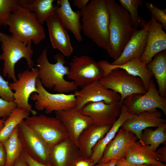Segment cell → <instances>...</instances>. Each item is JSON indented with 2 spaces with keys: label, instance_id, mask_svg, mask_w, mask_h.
I'll return each instance as SVG.
<instances>
[{
  "label": "cell",
  "instance_id": "13",
  "mask_svg": "<svg viewBox=\"0 0 166 166\" xmlns=\"http://www.w3.org/2000/svg\"><path fill=\"white\" fill-rule=\"evenodd\" d=\"M76 108L80 110L86 104L103 101L107 104L120 101L119 94L106 88L99 81H93L75 91Z\"/></svg>",
  "mask_w": 166,
  "mask_h": 166
},
{
  "label": "cell",
  "instance_id": "6",
  "mask_svg": "<svg viewBox=\"0 0 166 166\" xmlns=\"http://www.w3.org/2000/svg\"><path fill=\"white\" fill-rule=\"evenodd\" d=\"M24 121L51 149L55 145L69 138L65 128L56 117L35 115L29 116Z\"/></svg>",
  "mask_w": 166,
  "mask_h": 166
},
{
  "label": "cell",
  "instance_id": "27",
  "mask_svg": "<svg viewBox=\"0 0 166 166\" xmlns=\"http://www.w3.org/2000/svg\"><path fill=\"white\" fill-rule=\"evenodd\" d=\"M147 67L154 76L158 86V91L162 97H166V51L156 55Z\"/></svg>",
  "mask_w": 166,
  "mask_h": 166
},
{
  "label": "cell",
  "instance_id": "14",
  "mask_svg": "<svg viewBox=\"0 0 166 166\" xmlns=\"http://www.w3.org/2000/svg\"><path fill=\"white\" fill-rule=\"evenodd\" d=\"M122 103L120 101L111 104L103 101L88 103L80 110L89 117L93 124L97 126L112 125L119 117Z\"/></svg>",
  "mask_w": 166,
  "mask_h": 166
},
{
  "label": "cell",
  "instance_id": "2",
  "mask_svg": "<svg viewBox=\"0 0 166 166\" xmlns=\"http://www.w3.org/2000/svg\"><path fill=\"white\" fill-rule=\"evenodd\" d=\"M109 13V56L116 60L122 53L134 31L128 12L114 0H105Z\"/></svg>",
  "mask_w": 166,
  "mask_h": 166
},
{
  "label": "cell",
  "instance_id": "5",
  "mask_svg": "<svg viewBox=\"0 0 166 166\" xmlns=\"http://www.w3.org/2000/svg\"><path fill=\"white\" fill-rule=\"evenodd\" d=\"M0 42L2 52L0 60L3 61V75L16 82L15 66L21 59L26 60L29 69H33L34 64L32 57L34 53L32 43H26L16 39L11 35L0 32Z\"/></svg>",
  "mask_w": 166,
  "mask_h": 166
},
{
  "label": "cell",
  "instance_id": "15",
  "mask_svg": "<svg viewBox=\"0 0 166 166\" xmlns=\"http://www.w3.org/2000/svg\"><path fill=\"white\" fill-rule=\"evenodd\" d=\"M55 113L56 117L66 130L69 140L78 146L80 134L85 128L93 124L91 119L76 107Z\"/></svg>",
  "mask_w": 166,
  "mask_h": 166
},
{
  "label": "cell",
  "instance_id": "21",
  "mask_svg": "<svg viewBox=\"0 0 166 166\" xmlns=\"http://www.w3.org/2000/svg\"><path fill=\"white\" fill-rule=\"evenodd\" d=\"M51 44L53 48L59 50L64 56H70L73 51L69 35L55 14L46 21Z\"/></svg>",
  "mask_w": 166,
  "mask_h": 166
},
{
  "label": "cell",
  "instance_id": "20",
  "mask_svg": "<svg viewBox=\"0 0 166 166\" xmlns=\"http://www.w3.org/2000/svg\"><path fill=\"white\" fill-rule=\"evenodd\" d=\"M55 15L66 30L70 31L78 42L83 41L81 34V14L80 10H73L68 0H58Z\"/></svg>",
  "mask_w": 166,
  "mask_h": 166
},
{
  "label": "cell",
  "instance_id": "23",
  "mask_svg": "<svg viewBox=\"0 0 166 166\" xmlns=\"http://www.w3.org/2000/svg\"><path fill=\"white\" fill-rule=\"evenodd\" d=\"M112 126H97L92 124L82 132L78 138V144L80 153L82 157L90 158L93 147L104 136Z\"/></svg>",
  "mask_w": 166,
  "mask_h": 166
},
{
  "label": "cell",
  "instance_id": "30",
  "mask_svg": "<svg viewBox=\"0 0 166 166\" xmlns=\"http://www.w3.org/2000/svg\"><path fill=\"white\" fill-rule=\"evenodd\" d=\"M3 143L6 155L5 166H13L16 160L20 156L23 150L18 136V126L9 138Z\"/></svg>",
  "mask_w": 166,
  "mask_h": 166
},
{
  "label": "cell",
  "instance_id": "31",
  "mask_svg": "<svg viewBox=\"0 0 166 166\" xmlns=\"http://www.w3.org/2000/svg\"><path fill=\"white\" fill-rule=\"evenodd\" d=\"M30 113L26 110L17 108L5 120L4 127L0 132V142H3L10 136L14 129Z\"/></svg>",
  "mask_w": 166,
  "mask_h": 166
},
{
  "label": "cell",
  "instance_id": "8",
  "mask_svg": "<svg viewBox=\"0 0 166 166\" xmlns=\"http://www.w3.org/2000/svg\"><path fill=\"white\" fill-rule=\"evenodd\" d=\"M36 86L38 92L32 93L30 97L35 101V108L37 110H44L45 114H49L76 107L74 94L51 93L43 86L38 77L37 79Z\"/></svg>",
  "mask_w": 166,
  "mask_h": 166
},
{
  "label": "cell",
  "instance_id": "34",
  "mask_svg": "<svg viewBox=\"0 0 166 166\" xmlns=\"http://www.w3.org/2000/svg\"><path fill=\"white\" fill-rule=\"evenodd\" d=\"M147 8L151 12L155 20L160 23L163 29L166 30V9H160L156 7L151 2L145 3Z\"/></svg>",
  "mask_w": 166,
  "mask_h": 166
},
{
  "label": "cell",
  "instance_id": "22",
  "mask_svg": "<svg viewBox=\"0 0 166 166\" xmlns=\"http://www.w3.org/2000/svg\"><path fill=\"white\" fill-rule=\"evenodd\" d=\"M82 156L78 146L68 138L54 146L51 149L50 166H73Z\"/></svg>",
  "mask_w": 166,
  "mask_h": 166
},
{
  "label": "cell",
  "instance_id": "33",
  "mask_svg": "<svg viewBox=\"0 0 166 166\" xmlns=\"http://www.w3.org/2000/svg\"><path fill=\"white\" fill-rule=\"evenodd\" d=\"M31 0H0V28L7 26L10 16L19 6L27 7Z\"/></svg>",
  "mask_w": 166,
  "mask_h": 166
},
{
  "label": "cell",
  "instance_id": "46",
  "mask_svg": "<svg viewBox=\"0 0 166 166\" xmlns=\"http://www.w3.org/2000/svg\"><path fill=\"white\" fill-rule=\"evenodd\" d=\"M151 166H166L165 164L161 163L159 164H151Z\"/></svg>",
  "mask_w": 166,
  "mask_h": 166
},
{
  "label": "cell",
  "instance_id": "17",
  "mask_svg": "<svg viewBox=\"0 0 166 166\" xmlns=\"http://www.w3.org/2000/svg\"><path fill=\"white\" fill-rule=\"evenodd\" d=\"M117 133L106 147L99 163L113 160L117 161L124 158L129 147L138 139L133 133L122 128Z\"/></svg>",
  "mask_w": 166,
  "mask_h": 166
},
{
  "label": "cell",
  "instance_id": "24",
  "mask_svg": "<svg viewBox=\"0 0 166 166\" xmlns=\"http://www.w3.org/2000/svg\"><path fill=\"white\" fill-rule=\"evenodd\" d=\"M116 69L124 70L132 76L140 77L147 91L153 75L147 67L145 63L141 61L140 58H134L120 65H113L107 61L104 66L105 74L107 75L111 71Z\"/></svg>",
  "mask_w": 166,
  "mask_h": 166
},
{
  "label": "cell",
  "instance_id": "25",
  "mask_svg": "<svg viewBox=\"0 0 166 166\" xmlns=\"http://www.w3.org/2000/svg\"><path fill=\"white\" fill-rule=\"evenodd\" d=\"M132 115L126 106L122 104L121 112L119 117L104 136L97 142L93 148L89 159L94 165L99 162L102 157L106 147L115 137L124 122Z\"/></svg>",
  "mask_w": 166,
  "mask_h": 166
},
{
  "label": "cell",
  "instance_id": "35",
  "mask_svg": "<svg viewBox=\"0 0 166 166\" xmlns=\"http://www.w3.org/2000/svg\"><path fill=\"white\" fill-rule=\"evenodd\" d=\"M9 83L0 74V97L6 101H14V92L10 89Z\"/></svg>",
  "mask_w": 166,
  "mask_h": 166
},
{
  "label": "cell",
  "instance_id": "12",
  "mask_svg": "<svg viewBox=\"0 0 166 166\" xmlns=\"http://www.w3.org/2000/svg\"><path fill=\"white\" fill-rule=\"evenodd\" d=\"M18 130L23 149L35 160L50 166L49 157L51 149L47 144L24 120L18 125Z\"/></svg>",
  "mask_w": 166,
  "mask_h": 166
},
{
  "label": "cell",
  "instance_id": "44",
  "mask_svg": "<svg viewBox=\"0 0 166 166\" xmlns=\"http://www.w3.org/2000/svg\"><path fill=\"white\" fill-rule=\"evenodd\" d=\"M117 161L111 160L105 163H98L94 166H116Z\"/></svg>",
  "mask_w": 166,
  "mask_h": 166
},
{
  "label": "cell",
  "instance_id": "19",
  "mask_svg": "<svg viewBox=\"0 0 166 166\" xmlns=\"http://www.w3.org/2000/svg\"><path fill=\"white\" fill-rule=\"evenodd\" d=\"M150 24L149 20L143 28L134 31L120 56L110 63L112 65H121L134 58H140L146 45Z\"/></svg>",
  "mask_w": 166,
  "mask_h": 166
},
{
  "label": "cell",
  "instance_id": "1",
  "mask_svg": "<svg viewBox=\"0 0 166 166\" xmlns=\"http://www.w3.org/2000/svg\"><path fill=\"white\" fill-rule=\"evenodd\" d=\"M82 30L98 47L107 50L109 13L105 0H91L80 10Z\"/></svg>",
  "mask_w": 166,
  "mask_h": 166
},
{
  "label": "cell",
  "instance_id": "16",
  "mask_svg": "<svg viewBox=\"0 0 166 166\" xmlns=\"http://www.w3.org/2000/svg\"><path fill=\"white\" fill-rule=\"evenodd\" d=\"M166 123V120L162 117L161 113L156 109L132 115L121 128L133 133L140 141L143 130L150 127H157Z\"/></svg>",
  "mask_w": 166,
  "mask_h": 166
},
{
  "label": "cell",
  "instance_id": "11",
  "mask_svg": "<svg viewBox=\"0 0 166 166\" xmlns=\"http://www.w3.org/2000/svg\"><path fill=\"white\" fill-rule=\"evenodd\" d=\"M122 104L132 115L159 108L166 115V98L160 95L152 79L145 93L131 95L125 98Z\"/></svg>",
  "mask_w": 166,
  "mask_h": 166
},
{
  "label": "cell",
  "instance_id": "9",
  "mask_svg": "<svg viewBox=\"0 0 166 166\" xmlns=\"http://www.w3.org/2000/svg\"><path fill=\"white\" fill-rule=\"evenodd\" d=\"M103 76V71L99 61L86 55L74 56L70 63L68 78L81 88Z\"/></svg>",
  "mask_w": 166,
  "mask_h": 166
},
{
  "label": "cell",
  "instance_id": "37",
  "mask_svg": "<svg viewBox=\"0 0 166 166\" xmlns=\"http://www.w3.org/2000/svg\"><path fill=\"white\" fill-rule=\"evenodd\" d=\"M21 156L26 162L28 166H49L33 159L23 149Z\"/></svg>",
  "mask_w": 166,
  "mask_h": 166
},
{
  "label": "cell",
  "instance_id": "29",
  "mask_svg": "<svg viewBox=\"0 0 166 166\" xmlns=\"http://www.w3.org/2000/svg\"><path fill=\"white\" fill-rule=\"evenodd\" d=\"M54 0H31L27 6L28 8L36 14L42 25L51 16L55 14L58 6L53 4Z\"/></svg>",
  "mask_w": 166,
  "mask_h": 166
},
{
  "label": "cell",
  "instance_id": "39",
  "mask_svg": "<svg viewBox=\"0 0 166 166\" xmlns=\"http://www.w3.org/2000/svg\"><path fill=\"white\" fill-rule=\"evenodd\" d=\"M158 160L162 162H166V145L157 150L155 152Z\"/></svg>",
  "mask_w": 166,
  "mask_h": 166
},
{
  "label": "cell",
  "instance_id": "26",
  "mask_svg": "<svg viewBox=\"0 0 166 166\" xmlns=\"http://www.w3.org/2000/svg\"><path fill=\"white\" fill-rule=\"evenodd\" d=\"M124 158L130 163L137 165L162 163L158 160L155 152L151 151L139 141H136L129 147Z\"/></svg>",
  "mask_w": 166,
  "mask_h": 166
},
{
  "label": "cell",
  "instance_id": "18",
  "mask_svg": "<svg viewBox=\"0 0 166 166\" xmlns=\"http://www.w3.org/2000/svg\"><path fill=\"white\" fill-rule=\"evenodd\" d=\"M146 45L141 61L147 65L158 53L166 50V34L162 25L151 15Z\"/></svg>",
  "mask_w": 166,
  "mask_h": 166
},
{
  "label": "cell",
  "instance_id": "38",
  "mask_svg": "<svg viewBox=\"0 0 166 166\" xmlns=\"http://www.w3.org/2000/svg\"><path fill=\"white\" fill-rule=\"evenodd\" d=\"M89 158H84L81 156L75 162L73 166H94Z\"/></svg>",
  "mask_w": 166,
  "mask_h": 166
},
{
  "label": "cell",
  "instance_id": "7",
  "mask_svg": "<svg viewBox=\"0 0 166 166\" xmlns=\"http://www.w3.org/2000/svg\"><path fill=\"white\" fill-rule=\"evenodd\" d=\"M106 88L119 94L122 103L126 97L133 94H144L146 91L141 79L124 70L116 69L99 80Z\"/></svg>",
  "mask_w": 166,
  "mask_h": 166
},
{
  "label": "cell",
  "instance_id": "10",
  "mask_svg": "<svg viewBox=\"0 0 166 166\" xmlns=\"http://www.w3.org/2000/svg\"><path fill=\"white\" fill-rule=\"evenodd\" d=\"M38 77L37 67L31 70L29 69L18 74L16 81L9 83L10 89L14 91V102L17 108L24 109L33 115H36L37 112L32 109L29 100L32 93L38 92L36 82Z\"/></svg>",
  "mask_w": 166,
  "mask_h": 166
},
{
  "label": "cell",
  "instance_id": "4",
  "mask_svg": "<svg viewBox=\"0 0 166 166\" xmlns=\"http://www.w3.org/2000/svg\"><path fill=\"white\" fill-rule=\"evenodd\" d=\"M6 25L11 35L22 42L37 45L46 38L44 28L36 14L26 6H19L10 16Z\"/></svg>",
  "mask_w": 166,
  "mask_h": 166
},
{
  "label": "cell",
  "instance_id": "40",
  "mask_svg": "<svg viewBox=\"0 0 166 166\" xmlns=\"http://www.w3.org/2000/svg\"><path fill=\"white\" fill-rule=\"evenodd\" d=\"M6 159V150L3 143L0 142V166H5Z\"/></svg>",
  "mask_w": 166,
  "mask_h": 166
},
{
  "label": "cell",
  "instance_id": "43",
  "mask_svg": "<svg viewBox=\"0 0 166 166\" xmlns=\"http://www.w3.org/2000/svg\"><path fill=\"white\" fill-rule=\"evenodd\" d=\"M13 166H28V165L21 155L15 161Z\"/></svg>",
  "mask_w": 166,
  "mask_h": 166
},
{
  "label": "cell",
  "instance_id": "32",
  "mask_svg": "<svg viewBox=\"0 0 166 166\" xmlns=\"http://www.w3.org/2000/svg\"><path fill=\"white\" fill-rule=\"evenodd\" d=\"M119 2L128 12L135 30L142 29L145 25L147 22L139 16L137 10L138 7L143 4V0H119Z\"/></svg>",
  "mask_w": 166,
  "mask_h": 166
},
{
  "label": "cell",
  "instance_id": "45",
  "mask_svg": "<svg viewBox=\"0 0 166 166\" xmlns=\"http://www.w3.org/2000/svg\"><path fill=\"white\" fill-rule=\"evenodd\" d=\"M5 119L0 117V132L4 127Z\"/></svg>",
  "mask_w": 166,
  "mask_h": 166
},
{
  "label": "cell",
  "instance_id": "3",
  "mask_svg": "<svg viewBox=\"0 0 166 166\" xmlns=\"http://www.w3.org/2000/svg\"><path fill=\"white\" fill-rule=\"evenodd\" d=\"M48 48L44 49L37 59L36 66L38 69V77L44 88L53 89L57 93H65L76 91L78 87L73 81L64 78L69 74V67L65 65L64 56L56 53L54 58L55 63H50L48 60Z\"/></svg>",
  "mask_w": 166,
  "mask_h": 166
},
{
  "label": "cell",
  "instance_id": "36",
  "mask_svg": "<svg viewBox=\"0 0 166 166\" xmlns=\"http://www.w3.org/2000/svg\"><path fill=\"white\" fill-rule=\"evenodd\" d=\"M17 107L14 101H7L0 98V117L6 119Z\"/></svg>",
  "mask_w": 166,
  "mask_h": 166
},
{
  "label": "cell",
  "instance_id": "41",
  "mask_svg": "<svg viewBox=\"0 0 166 166\" xmlns=\"http://www.w3.org/2000/svg\"><path fill=\"white\" fill-rule=\"evenodd\" d=\"M151 164L137 165L130 163L124 158H122L117 161L116 166H151Z\"/></svg>",
  "mask_w": 166,
  "mask_h": 166
},
{
  "label": "cell",
  "instance_id": "28",
  "mask_svg": "<svg viewBox=\"0 0 166 166\" xmlns=\"http://www.w3.org/2000/svg\"><path fill=\"white\" fill-rule=\"evenodd\" d=\"M166 123L155 129L148 128L142 132L141 140V144L148 146L151 151L156 152L160 145L166 140Z\"/></svg>",
  "mask_w": 166,
  "mask_h": 166
},
{
  "label": "cell",
  "instance_id": "42",
  "mask_svg": "<svg viewBox=\"0 0 166 166\" xmlns=\"http://www.w3.org/2000/svg\"><path fill=\"white\" fill-rule=\"evenodd\" d=\"M89 1V0H74L73 4L74 6L81 10L86 6Z\"/></svg>",
  "mask_w": 166,
  "mask_h": 166
}]
</instances>
